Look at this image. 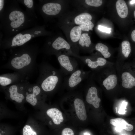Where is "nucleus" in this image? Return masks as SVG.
<instances>
[{
	"instance_id": "5701e85b",
	"label": "nucleus",
	"mask_w": 135,
	"mask_h": 135,
	"mask_svg": "<svg viewBox=\"0 0 135 135\" xmlns=\"http://www.w3.org/2000/svg\"><path fill=\"white\" fill-rule=\"evenodd\" d=\"M91 43L90 37L87 33L82 34L79 42V44L82 47H89Z\"/></svg>"
},
{
	"instance_id": "c85d7f7f",
	"label": "nucleus",
	"mask_w": 135,
	"mask_h": 135,
	"mask_svg": "<svg viewBox=\"0 0 135 135\" xmlns=\"http://www.w3.org/2000/svg\"><path fill=\"white\" fill-rule=\"evenodd\" d=\"M62 135H74L73 131L70 128H64L62 132Z\"/></svg>"
},
{
	"instance_id": "aec40b11",
	"label": "nucleus",
	"mask_w": 135,
	"mask_h": 135,
	"mask_svg": "<svg viewBox=\"0 0 135 135\" xmlns=\"http://www.w3.org/2000/svg\"><path fill=\"white\" fill-rule=\"evenodd\" d=\"M92 18L91 15L90 14L84 13L76 17L74 21L76 24L80 25L90 21Z\"/></svg>"
},
{
	"instance_id": "473e14b6",
	"label": "nucleus",
	"mask_w": 135,
	"mask_h": 135,
	"mask_svg": "<svg viewBox=\"0 0 135 135\" xmlns=\"http://www.w3.org/2000/svg\"><path fill=\"white\" fill-rule=\"evenodd\" d=\"M130 4H135V0H130Z\"/></svg>"
},
{
	"instance_id": "4468645a",
	"label": "nucleus",
	"mask_w": 135,
	"mask_h": 135,
	"mask_svg": "<svg viewBox=\"0 0 135 135\" xmlns=\"http://www.w3.org/2000/svg\"><path fill=\"white\" fill-rule=\"evenodd\" d=\"M46 114L50 118L54 124L58 125L64 120L61 111L56 108H52L48 109Z\"/></svg>"
},
{
	"instance_id": "1a4fd4ad",
	"label": "nucleus",
	"mask_w": 135,
	"mask_h": 135,
	"mask_svg": "<svg viewBox=\"0 0 135 135\" xmlns=\"http://www.w3.org/2000/svg\"><path fill=\"white\" fill-rule=\"evenodd\" d=\"M78 57L82 62L95 72L108 65V61L105 58L102 57Z\"/></svg>"
},
{
	"instance_id": "f257e3e1",
	"label": "nucleus",
	"mask_w": 135,
	"mask_h": 135,
	"mask_svg": "<svg viewBox=\"0 0 135 135\" xmlns=\"http://www.w3.org/2000/svg\"><path fill=\"white\" fill-rule=\"evenodd\" d=\"M38 17L20 7L17 0H6L4 8L0 14V38L11 37L19 32L38 25Z\"/></svg>"
},
{
	"instance_id": "dca6fc26",
	"label": "nucleus",
	"mask_w": 135,
	"mask_h": 135,
	"mask_svg": "<svg viewBox=\"0 0 135 135\" xmlns=\"http://www.w3.org/2000/svg\"><path fill=\"white\" fill-rule=\"evenodd\" d=\"M116 6L119 16L122 18H126L128 14V8L125 1L123 0H118L116 2Z\"/></svg>"
},
{
	"instance_id": "e433bc0d",
	"label": "nucleus",
	"mask_w": 135,
	"mask_h": 135,
	"mask_svg": "<svg viewBox=\"0 0 135 135\" xmlns=\"http://www.w3.org/2000/svg\"><path fill=\"white\" fill-rule=\"evenodd\" d=\"M134 135H135V134H134Z\"/></svg>"
},
{
	"instance_id": "9b49d317",
	"label": "nucleus",
	"mask_w": 135,
	"mask_h": 135,
	"mask_svg": "<svg viewBox=\"0 0 135 135\" xmlns=\"http://www.w3.org/2000/svg\"><path fill=\"white\" fill-rule=\"evenodd\" d=\"M86 100L88 103L92 104L95 108H98L100 106V99L98 97L96 88L91 86L88 90Z\"/></svg>"
},
{
	"instance_id": "423d86ee",
	"label": "nucleus",
	"mask_w": 135,
	"mask_h": 135,
	"mask_svg": "<svg viewBox=\"0 0 135 135\" xmlns=\"http://www.w3.org/2000/svg\"><path fill=\"white\" fill-rule=\"evenodd\" d=\"M90 71L77 69L63 79L65 84L69 88H73L85 79H88Z\"/></svg>"
},
{
	"instance_id": "a211bd4d",
	"label": "nucleus",
	"mask_w": 135,
	"mask_h": 135,
	"mask_svg": "<svg viewBox=\"0 0 135 135\" xmlns=\"http://www.w3.org/2000/svg\"><path fill=\"white\" fill-rule=\"evenodd\" d=\"M40 88L38 86H34L32 89V93L28 94L26 97V100L27 102L32 106H35L37 102V99L36 96L40 92Z\"/></svg>"
},
{
	"instance_id": "0eeeda50",
	"label": "nucleus",
	"mask_w": 135,
	"mask_h": 135,
	"mask_svg": "<svg viewBox=\"0 0 135 135\" xmlns=\"http://www.w3.org/2000/svg\"><path fill=\"white\" fill-rule=\"evenodd\" d=\"M57 58L60 67V70L64 75H69L78 69L77 61L67 55L58 54Z\"/></svg>"
},
{
	"instance_id": "393cba45",
	"label": "nucleus",
	"mask_w": 135,
	"mask_h": 135,
	"mask_svg": "<svg viewBox=\"0 0 135 135\" xmlns=\"http://www.w3.org/2000/svg\"><path fill=\"white\" fill-rule=\"evenodd\" d=\"M94 26V24L91 21L79 25L82 30L88 32L90 30H92Z\"/></svg>"
},
{
	"instance_id": "a878e982",
	"label": "nucleus",
	"mask_w": 135,
	"mask_h": 135,
	"mask_svg": "<svg viewBox=\"0 0 135 135\" xmlns=\"http://www.w3.org/2000/svg\"><path fill=\"white\" fill-rule=\"evenodd\" d=\"M23 135H37V133L34 131L30 126L26 125L23 128Z\"/></svg>"
},
{
	"instance_id": "f8f14e48",
	"label": "nucleus",
	"mask_w": 135,
	"mask_h": 135,
	"mask_svg": "<svg viewBox=\"0 0 135 135\" xmlns=\"http://www.w3.org/2000/svg\"><path fill=\"white\" fill-rule=\"evenodd\" d=\"M74 105L76 114L78 118L82 121L86 120L87 115L83 101L80 98H76L74 100Z\"/></svg>"
},
{
	"instance_id": "f704fd0d",
	"label": "nucleus",
	"mask_w": 135,
	"mask_h": 135,
	"mask_svg": "<svg viewBox=\"0 0 135 135\" xmlns=\"http://www.w3.org/2000/svg\"><path fill=\"white\" fill-rule=\"evenodd\" d=\"M134 18H135V10H134Z\"/></svg>"
},
{
	"instance_id": "4be33fe9",
	"label": "nucleus",
	"mask_w": 135,
	"mask_h": 135,
	"mask_svg": "<svg viewBox=\"0 0 135 135\" xmlns=\"http://www.w3.org/2000/svg\"><path fill=\"white\" fill-rule=\"evenodd\" d=\"M95 49L100 52L105 58H110L111 56L108 51V48L106 45L101 43H97L95 46Z\"/></svg>"
},
{
	"instance_id": "f3484780",
	"label": "nucleus",
	"mask_w": 135,
	"mask_h": 135,
	"mask_svg": "<svg viewBox=\"0 0 135 135\" xmlns=\"http://www.w3.org/2000/svg\"><path fill=\"white\" fill-rule=\"evenodd\" d=\"M9 92L10 98L17 102H22L24 98L23 94L18 92L17 87L15 85H12L10 87Z\"/></svg>"
},
{
	"instance_id": "bb28decb",
	"label": "nucleus",
	"mask_w": 135,
	"mask_h": 135,
	"mask_svg": "<svg viewBox=\"0 0 135 135\" xmlns=\"http://www.w3.org/2000/svg\"><path fill=\"white\" fill-rule=\"evenodd\" d=\"M86 3L88 5L98 7L100 6L102 4L101 0H86Z\"/></svg>"
},
{
	"instance_id": "72a5a7b5",
	"label": "nucleus",
	"mask_w": 135,
	"mask_h": 135,
	"mask_svg": "<svg viewBox=\"0 0 135 135\" xmlns=\"http://www.w3.org/2000/svg\"><path fill=\"white\" fill-rule=\"evenodd\" d=\"M84 135H90V134L89 133H86L84 134Z\"/></svg>"
},
{
	"instance_id": "20e7f679",
	"label": "nucleus",
	"mask_w": 135,
	"mask_h": 135,
	"mask_svg": "<svg viewBox=\"0 0 135 135\" xmlns=\"http://www.w3.org/2000/svg\"><path fill=\"white\" fill-rule=\"evenodd\" d=\"M104 74L100 70L92 74L94 80L101 83L107 90H112L116 86L119 81L118 75L114 71L107 72Z\"/></svg>"
},
{
	"instance_id": "f03ea898",
	"label": "nucleus",
	"mask_w": 135,
	"mask_h": 135,
	"mask_svg": "<svg viewBox=\"0 0 135 135\" xmlns=\"http://www.w3.org/2000/svg\"><path fill=\"white\" fill-rule=\"evenodd\" d=\"M44 27L39 25L23 30L9 38H0L1 44L4 48L22 46L34 38L44 35Z\"/></svg>"
},
{
	"instance_id": "6ab92c4d",
	"label": "nucleus",
	"mask_w": 135,
	"mask_h": 135,
	"mask_svg": "<svg viewBox=\"0 0 135 135\" xmlns=\"http://www.w3.org/2000/svg\"><path fill=\"white\" fill-rule=\"evenodd\" d=\"M18 2L21 4L26 8V10L33 16L37 17L35 12V6L33 0H17Z\"/></svg>"
},
{
	"instance_id": "7ed1b4c3",
	"label": "nucleus",
	"mask_w": 135,
	"mask_h": 135,
	"mask_svg": "<svg viewBox=\"0 0 135 135\" xmlns=\"http://www.w3.org/2000/svg\"><path fill=\"white\" fill-rule=\"evenodd\" d=\"M46 71V76L42 82L41 87L44 91L50 92L62 82L64 75L60 70L58 71L50 68H47Z\"/></svg>"
},
{
	"instance_id": "c756f323",
	"label": "nucleus",
	"mask_w": 135,
	"mask_h": 135,
	"mask_svg": "<svg viewBox=\"0 0 135 135\" xmlns=\"http://www.w3.org/2000/svg\"><path fill=\"white\" fill-rule=\"evenodd\" d=\"M98 29L100 30L108 33L110 32V29L101 25H99L98 26Z\"/></svg>"
},
{
	"instance_id": "c9c22d12",
	"label": "nucleus",
	"mask_w": 135,
	"mask_h": 135,
	"mask_svg": "<svg viewBox=\"0 0 135 135\" xmlns=\"http://www.w3.org/2000/svg\"><path fill=\"white\" fill-rule=\"evenodd\" d=\"M135 67V65L134 66Z\"/></svg>"
},
{
	"instance_id": "7c9ffc66",
	"label": "nucleus",
	"mask_w": 135,
	"mask_h": 135,
	"mask_svg": "<svg viewBox=\"0 0 135 135\" xmlns=\"http://www.w3.org/2000/svg\"><path fill=\"white\" fill-rule=\"evenodd\" d=\"M6 0H0V14H1L4 10L6 3Z\"/></svg>"
},
{
	"instance_id": "9d476101",
	"label": "nucleus",
	"mask_w": 135,
	"mask_h": 135,
	"mask_svg": "<svg viewBox=\"0 0 135 135\" xmlns=\"http://www.w3.org/2000/svg\"><path fill=\"white\" fill-rule=\"evenodd\" d=\"M26 48H22V52L20 56H16L12 60L11 64L14 68L20 69L28 66L30 63L32 58L30 53L28 50H25Z\"/></svg>"
},
{
	"instance_id": "6e6552de",
	"label": "nucleus",
	"mask_w": 135,
	"mask_h": 135,
	"mask_svg": "<svg viewBox=\"0 0 135 135\" xmlns=\"http://www.w3.org/2000/svg\"><path fill=\"white\" fill-rule=\"evenodd\" d=\"M35 8L41 15L45 14L50 16L58 14L62 8L61 6L58 3L49 2L44 4L41 0H39L38 3L35 5Z\"/></svg>"
},
{
	"instance_id": "39448f33",
	"label": "nucleus",
	"mask_w": 135,
	"mask_h": 135,
	"mask_svg": "<svg viewBox=\"0 0 135 135\" xmlns=\"http://www.w3.org/2000/svg\"><path fill=\"white\" fill-rule=\"evenodd\" d=\"M119 82L125 88L130 89L135 86V67L124 64L118 75Z\"/></svg>"
},
{
	"instance_id": "ddd939ff",
	"label": "nucleus",
	"mask_w": 135,
	"mask_h": 135,
	"mask_svg": "<svg viewBox=\"0 0 135 135\" xmlns=\"http://www.w3.org/2000/svg\"><path fill=\"white\" fill-rule=\"evenodd\" d=\"M48 44L50 45L53 50H55L64 49L70 50V44L64 39L60 36L56 38L52 42H48Z\"/></svg>"
},
{
	"instance_id": "2eb2a0df",
	"label": "nucleus",
	"mask_w": 135,
	"mask_h": 135,
	"mask_svg": "<svg viewBox=\"0 0 135 135\" xmlns=\"http://www.w3.org/2000/svg\"><path fill=\"white\" fill-rule=\"evenodd\" d=\"M110 122V124L113 126L119 127L127 131H131L134 128L132 125L128 124L124 119L122 118L111 119Z\"/></svg>"
},
{
	"instance_id": "cd10ccee",
	"label": "nucleus",
	"mask_w": 135,
	"mask_h": 135,
	"mask_svg": "<svg viewBox=\"0 0 135 135\" xmlns=\"http://www.w3.org/2000/svg\"><path fill=\"white\" fill-rule=\"evenodd\" d=\"M11 80L10 78L4 77L0 76V84L2 86H5L10 84Z\"/></svg>"
},
{
	"instance_id": "412c9836",
	"label": "nucleus",
	"mask_w": 135,
	"mask_h": 135,
	"mask_svg": "<svg viewBox=\"0 0 135 135\" xmlns=\"http://www.w3.org/2000/svg\"><path fill=\"white\" fill-rule=\"evenodd\" d=\"M82 30L79 26H76L71 29L70 34L71 40L74 42L78 41L81 35Z\"/></svg>"
},
{
	"instance_id": "2f4dec72",
	"label": "nucleus",
	"mask_w": 135,
	"mask_h": 135,
	"mask_svg": "<svg viewBox=\"0 0 135 135\" xmlns=\"http://www.w3.org/2000/svg\"><path fill=\"white\" fill-rule=\"evenodd\" d=\"M131 36L132 40L135 42V30L132 31Z\"/></svg>"
},
{
	"instance_id": "b1692460",
	"label": "nucleus",
	"mask_w": 135,
	"mask_h": 135,
	"mask_svg": "<svg viewBox=\"0 0 135 135\" xmlns=\"http://www.w3.org/2000/svg\"><path fill=\"white\" fill-rule=\"evenodd\" d=\"M122 53L124 57L128 58L131 52V47L130 42L125 40L122 43Z\"/></svg>"
}]
</instances>
